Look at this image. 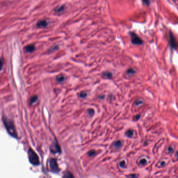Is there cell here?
<instances>
[{"label":"cell","instance_id":"1","mask_svg":"<svg viewBox=\"0 0 178 178\" xmlns=\"http://www.w3.org/2000/svg\"><path fill=\"white\" fill-rule=\"evenodd\" d=\"M3 121L4 126L7 132L9 133L10 135L15 138H17V132H16L15 127L13 122L5 117H3Z\"/></svg>","mask_w":178,"mask_h":178},{"label":"cell","instance_id":"2","mask_svg":"<svg viewBox=\"0 0 178 178\" xmlns=\"http://www.w3.org/2000/svg\"><path fill=\"white\" fill-rule=\"evenodd\" d=\"M28 157L29 162L34 166H38L39 165L40 160L37 154L34 150L30 148L28 152Z\"/></svg>","mask_w":178,"mask_h":178},{"label":"cell","instance_id":"3","mask_svg":"<svg viewBox=\"0 0 178 178\" xmlns=\"http://www.w3.org/2000/svg\"><path fill=\"white\" fill-rule=\"evenodd\" d=\"M131 40L132 44L135 45H141L143 43V40L134 32H130Z\"/></svg>","mask_w":178,"mask_h":178},{"label":"cell","instance_id":"4","mask_svg":"<svg viewBox=\"0 0 178 178\" xmlns=\"http://www.w3.org/2000/svg\"><path fill=\"white\" fill-rule=\"evenodd\" d=\"M49 164H50V168L51 172H53V173H57L59 172L60 169L56 159L53 158L51 159L49 161Z\"/></svg>","mask_w":178,"mask_h":178},{"label":"cell","instance_id":"5","mask_svg":"<svg viewBox=\"0 0 178 178\" xmlns=\"http://www.w3.org/2000/svg\"><path fill=\"white\" fill-rule=\"evenodd\" d=\"M169 38H170V45L171 47L175 50H177V43L176 42V39L174 37V36L172 34V32L170 31L169 34Z\"/></svg>","mask_w":178,"mask_h":178},{"label":"cell","instance_id":"6","mask_svg":"<svg viewBox=\"0 0 178 178\" xmlns=\"http://www.w3.org/2000/svg\"><path fill=\"white\" fill-rule=\"evenodd\" d=\"M50 150L51 152L54 153V154H56V153H60V152H61L60 147L59 146L58 144L56 143H54L51 145V146L50 147Z\"/></svg>","mask_w":178,"mask_h":178},{"label":"cell","instance_id":"7","mask_svg":"<svg viewBox=\"0 0 178 178\" xmlns=\"http://www.w3.org/2000/svg\"><path fill=\"white\" fill-rule=\"evenodd\" d=\"M48 22L46 20H41L38 21V22L37 23V26L38 28H45L46 26H48Z\"/></svg>","mask_w":178,"mask_h":178},{"label":"cell","instance_id":"8","mask_svg":"<svg viewBox=\"0 0 178 178\" xmlns=\"http://www.w3.org/2000/svg\"><path fill=\"white\" fill-rule=\"evenodd\" d=\"M25 50L27 53H31L35 50V46L34 45H30L26 46L25 47Z\"/></svg>","mask_w":178,"mask_h":178},{"label":"cell","instance_id":"9","mask_svg":"<svg viewBox=\"0 0 178 178\" xmlns=\"http://www.w3.org/2000/svg\"><path fill=\"white\" fill-rule=\"evenodd\" d=\"M121 145H122V142L119 140L115 142L113 144V146L116 149L120 148L121 147Z\"/></svg>","mask_w":178,"mask_h":178},{"label":"cell","instance_id":"10","mask_svg":"<svg viewBox=\"0 0 178 178\" xmlns=\"http://www.w3.org/2000/svg\"><path fill=\"white\" fill-rule=\"evenodd\" d=\"M65 10V6L64 5H62L60 7H58L57 9L56 10V12L57 13H62Z\"/></svg>","mask_w":178,"mask_h":178},{"label":"cell","instance_id":"11","mask_svg":"<svg viewBox=\"0 0 178 178\" xmlns=\"http://www.w3.org/2000/svg\"><path fill=\"white\" fill-rule=\"evenodd\" d=\"M56 79L59 82H63L65 80V77L63 75H60L57 76Z\"/></svg>","mask_w":178,"mask_h":178},{"label":"cell","instance_id":"12","mask_svg":"<svg viewBox=\"0 0 178 178\" xmlns=\"http://www.w3.org/2000/svg\"><path fill=\"white\" fill-rule=\"evenodd\" d=\"M102 74L105 76V77H107L108 78H111L112 77V74L111 72H105L103 73H102Z\"/></svg>","mask_w":178,"mask_h":178},{"label":"cell","instance_id":"13","mask_svg":"<svg viewBox=\"0 0 178 178\" xmlns=\"http://www.w3.org/2000/svg\"><path fill=\"white\" fill-rule=\"evenodd\" d=\"M37 100H38V98H37V96H32L31 98V101H30V103H31V105H32V104H33L35 102H36V101H37Z\"/></svg>","mask_w":178,"mask_h":178},{"label":"cell","instance_id":"14","mask_svg":"<svg viewBox=\"0 0 178 178\" xmlns=\"http://www.w3.org/2000/svg\"><path fill=\"white\" fill-rule=\"evenodd\" d=\"M126 135L128 137H131L133 135V131L131 130H128L127 132H126Z\"/></svg>","mask_w":178,"mask_h":178},{"label":"cell","instance_id":"15","mask_svg":"<svg viewBox=\"0 0 178 178\" xmlns=\"http://www.w3.org/2000/svg\"><path fill=\"white\" fill-rule=\"evenodd\" d=\"M127 73L129 75H132L134 74V73H135V71L132 69V68H130L127 71Z\"/></svg>","mask_w":178,"mask_h":178},{"label":"cell","instance_id":"16","mask_svg":"<svg viewBox=\"0 0 178 178\" xmlns=\"http://www.w3.org/2000/svg\"><path fill=\"white\" fill-rule=\"evenodd\" d=\"M95 154H96V152L94 150H90V151H89L88 153V155L89 156H90V157H92V156H94V155H95Z\"/></svg>","mask_w":178,"mask_h":178},{"label":"cell","instance_id":"17","mask_svg":"<svg viewBox=\"0 0 178 178\" xmlns=\"http://www.w3.org/2000/svg\"><path fill=\"white\" fill-rule=\"evenodd\" d=\"M139 163H140L142 165H144L147 163V160L143 158L140 160V162H139Z\"/></svg>","mask_w":178,"mask_h":178},{"label":"cell","instance_id":"18","mask_svg":"<svg viewBox=\"0 0 178 178\" xmlns=\"http://www.w3.org/2000/svg\"><path fill=\"white\" fill-rule=\"evenodd\" d=\"M3 64H4L3 60L0 58V71L2 69L3 66Z\"/></svg>","mask_w":178,"mask_h":178},{"label":"cell","instance_id":"19","mask_svg":"<svg viewBox=\"0 0 178 178\" xmlns=\"http://www.w3.org/2000/svg\"><path fill=\"white\" fill-rule=\"evenodd\" d=\"M64 177H66V178H71V177H73V176H72V174H71L70 172H67V173L65 174L64 176Z\"/></svg>","mask_w":178,"mask_h":178},{"label":"cell","instance_id":"20","mask_svg":"<svg viewBox=\"0 0 178 178\" xmlns=\"http://www.w3.org/2000/svg\"><path fill=\"white\" fill-rule=\"evenodd\" d=\"M79 96H80V97L81 98H84L86 96L87 94H86V93H85V92H81L80 93V95H79Z\"/></svg>","mask_w":178,"mask_h":178},{"label":"cell","instance_id":"21","mask_svg":"<svg viewBox=\"0 0 178 178\" xmlns=\"http://www.w3.org/2000/svg\"><path fill=\"white\" fill-rule=\"evenodd\" d=\"M144 3L147 5H149L150 4V1L149 0H142Z\"/></svg>","mask_w":178,"mask_h":178},{"label":"cell","instance_id":"22","mask_svg":"<svg viewBox=\"0 0 178 178\" xmlns=\"http://www.w3.org/2000/svg\"><path fill=\"white\" fill-rule=\"evenodd\" d=\"M88 113L90 115H91V116H92V115H93L94 114V111L93 109H89L88 110Z\"/></svg>","mask_w":178,"mask_h":178},{"label":"cell","instance_id":"23","mask_svg":"<svg viewBox=\"0 0 178 178\" xmlns=\"http://www.w3.org/2000/svg\"><path fill=\"white\" fill-rule=\"evenodd\" d=\"M120 165L121 167H124L125 166V163L124 161H122L120 163Z\"/></svg>","mask_w":178,"mask_h":178},{"label":"cell","instance_id":"24","mask_svg":"<svg viewBox=\"0 0 178 178\" xmlns=\"http://www.w3.org/2000/svg\"><path fill=\"white\" fill-rule=\"evenodd\" d=\"M142 103V101H141V100H138V101H137L136 102V104L137 105H139V104H141Z\"/></svg>","mask_w":178,"mask_h":178},{"label":"cell","instance_id":"25","mask_svg":"<svg viewBox=\"0 0 178 178\" xmlns=\"http://www.w3.org/2000/svg\"><path fill=\"white\" fill-rule=\"evenodd\" d=\"M169 151L170 152H172V151H173V149H172V148L171 147H170L169 148Z\"/></svg>","mask_w":178,"mask_h":178},{"label":"cell","instance_id":"26","mask_svg":"<svg viewBox=\"0 0 178 178\" xmlns=\"http://www.w3.org/2000/svg\"><path fill=\"white\" fill-rule=\"evenodd\" d=\"M139 117H140V116H139V115H137V116L136 117V120H138Z\"/></svg>","mask_w":178,"mask_h":178},{"label":"cell","instance_id":"27","mask_svg":"<svg viewBox=\"0 0 178 178\" xmlns=\"http://www.w3.org/2000/svg\"><path fill=\"white\" fill-rule=\"evenodd\" d=\"M130 177H136L137 176H136V175H131V176H130Z\"/></svg>","mask_w":178,"mask_h":178}]
</instances>
